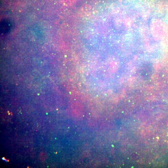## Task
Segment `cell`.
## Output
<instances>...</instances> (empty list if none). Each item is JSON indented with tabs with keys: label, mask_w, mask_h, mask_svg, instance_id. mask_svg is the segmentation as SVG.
Listing matches in <instances>:
<instances>
[{
	"label": "cell",
	"mask_w": 168,
	"mask_h": 168,
	"mask_svg": "<svg viewBox=\"0 0 168 168\" xmlns=\"http://www.w3.org/2000/svg\"><path fill=\"white\" fill-rule=\"evenodd\" d=\"M10 26L8 22L6 21L2 22L1 24V33L3 34H6L8 33L10 30Z\"/></svg>",
	"instance_id": "obj_1"
}]
</instances>
